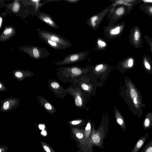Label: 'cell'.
Instances as JSON below:
<instances>
[{"label": "cell", "instance_id": "4", "mask_svg": "<svg viewBox=\"0 0 152 152\" xmlns=\"http://www.w3.org/2000/svg\"><path fill=\"white\" fill-rule=\"evenodd\" d=\"M89 53V52L83 51L70 54L66 56L62 61L55 63L61 65L77 62L86 59Z\"/></svg>", "mask_w": 152, "mask_h": 152}, {"label": "cell", "instance_id": "19", "mask_svg": "<svg viewBox=\"0 0 152 152\" xmlns=\"http://www.w3.org/2000/svg\"><path fill=\"white\" fill-rule=\"evenodd\" d=\"M71 71L72 73L75 75H79L81 73V70L80 69L75 66L72 67Z\"/></svg>", "mask_w": 152, "mask_h": 152}, {"label": "cell", "instance_id": "10", "mask_svg": "<svg viewBox=\"0 0 152 152\" xmlns=\"http://www.w3.org/2000/svg\"><path fill=\"white\" fill-rule=\"evenodd\" d=\"M106 40L101 37H98L96 40V47L94 50L97 52L104 50L108 46Z\"/></svg>", "mask_w": 152, "mask_h": 152}, {"label": "cell", "instance_id": "29", "mask_svg": "<svg viewBox=\"0 0 152 152\" xmlns=\"http://www.w3.org/2000/svg\"><path fill=\"white\" fill-rule=\"evenodd\" d=\"M76 137L78 139L82 138L83 137V134L81 133H78L76 134Z\"/></svg>", "mask_w": 152, "mask_h": 152}, {"label": "cell", "instance_id": "9", "mask_svg": "<svg viewBox=\"0 0 152 152\" xmlns=\"http://www.w3.org/2000/svg\"><path fill=\"white\" fill-rule=\"evenodd\" d=\"M38 18L42 22L54 28H58L57 25L51 17L44 13H41L38 16Z\"/></svg>", "mask_w": 152, "mask_h": 152}, {"label": "cell", "instance_id": "28", "mask_svg": "<svg viewBox=\"0 0 152 152\" xmlns=\"http://www.w3.org/2000/svg\"><path fill=\"white\" fill-rule=\"evenodd\" d=\"M3 83H1V82H0V91H5L7 90V89L5 88V86H4V85L2 84Z\"/></svg>", "mask_w": 152, "mask_h": 152}, {"label": "cell", "instance_id": "32", "mask_svg": "<svg viewBox=\"0 0 152 152\" xmlns=\"http://www.w3.org/2000/svg\"><path fill=\"white\" fill-rule=\"evenodd\" d=\"M91 127L90 124V123H88L87 124V126L86 128V130H90L91 129Z\"/></svg>", "mask_w": 152, "mask_h": 152}, {"label": "cell", "instance_id": "31", "mask_svg": "<svg viewBox=\"0 0 152 152\" xmlns=\"http://www.w3.org/2000/svg\"><path fill=\"white\" fill-rule=\"evenodd\" d=\"M80 123V121H72V124L73 125H76Z\"/></svg>", "mask_w": 152, "mask_h": 152}, {"label": "cell", "instance_id": "24", "mask_svg": "<svg viewBox=\"0 0 152 152\" xmlns=\"http://www.w3.org/2000/svg\"><path fill=\"white\" fill-rule=\"evenodd\" d=\"M105 64H100L96 65L95 68V70L98 71L102 69L105 66Z\"/></svg>", "mask_w": 152, "mask_h": 152}, {"label": "cell", "instance_id": "35", "mask_svg": "<svg viewBox=\"0 0 152 152\" xmlns=\"http://www.w3.org/2000/svg\"><path fill=\"white\" fill-rule=\"evenodd\" d=\"M2 18L1 17L0 18V28H1L2 24Z\"/></svg>", "mask_w": 152, "mask_h": 152}, {"label": "cell", "instance_id": "1", "mask_svg": "<svg viewBox=\"0 0 152 152\" xmlns=\"http://www.w3.org/2000/svg\"><path fill=\"white\" fill-rule=\"evenodd\" d=\"M38 32L40 39H49L56 43L65 49L70 48L72 45L69 41L55 33L39 29Z\"/></svg>", "mask_w": 152, "mask_h": 152}, {"label": "cell", "instance_id": "33", "mask_svg": "<svg viewBox=\"0 0 152 152\" xmlns=\"http://www.w3.org/2000/svg\"><path fill=\"white\" fill-rule=\"evenodd\" d=\"M39 127L40 129L43 130L45 128V126L44 125L42 124H39Z\"/></svg>", "mask_w": 152, "mask_h": 152}, {"label": "cell", "instance_id": "5", "mask_svg": "<svg viewBox=\"0 0 152 152\" xmlns=\"http://www.w3.org/2000/svg\"><path fill=\"white\" fill-rule=\"evenodd\" d=\"M126 12V9L123 5L116 6L110 15L107 25L112 26L115 25L118 21L123 16Z\"/></svg>", "mask_w": 152, "mask_h": 152}, {"label": "cell", "instance_id": "12", "mask_svg": "<svg viewBox=\"0 0 152 152\" xmlns=\"http://www.w3.org/2000/svg\"><path fill=\"white\" fill-rule=\"evenodd\" d=\"M148 134L147 133L141 138H139L136 142L131 152H138L144 145L148 138Z\"/></svg>", "mask_w": 152, "mask_h": 152}, {"label": "cell", "instance_id": "38", "mask_svg": "<svg viewBox=\"0 0 152 152\" xmlns=\"http://www.w3.org/2000/svg\"><path fill=\"white\" fill-rule=\"evenodd\" d=\"M0 152H1V150H0Z\"/></svg>", "mask_w": 152, "mask_h": 152}, {"label": "cell", "instance_id": "22", "mask_svg": "<svg viewBox=\"0 0 152 152\" xmlns=\"http://www.w3.org/2000/svg\"><path fill=\"white\" fill-rule=\"evenodd\" d=\"M92 140L94 143H98L100 142V139L99 135L95 134L93 136Z\"/></svg>", "mask_w": 152, "mask_h": 152}, {"label": "cell", "instance_id": "37", "mask_svg": "<svg viewBox=\"0 0 152 152\" xmlns=\"http://www.w3.org/2000/svg\"><path fill=\"white\" fill-rule=\"evenodd\" d=\"M149 11L152 13V7H150L149 8Z\"/></svg>", "mask_w": 152, "mask_h": 152}, {"label": "cell", "instance_id": "18", "mask_svg": "<svg viewBox=\"0 0 152 152\" xmlns=\"http://www.w3.org/2000/svg\"><path fill=\"white\" fill-rule=\"evenodd\" d=\"M140 152H152V139L145 146Z\"/></svg>", "mask_w": 152, "mask_h": 152}, {"label": "cell", "instance_id": "21", "mask_svg": "<svg viewBox=\"0 0 152 152\" xmlns=\"http://www.w3.org/2000/svg\"><path fill=\"white\" fill-rule=\"evenodd\" d=\"M140 38V34L139 31L137 29L136 30L134 34V39L136 41H138Z\"/></svg>", "mask_w": 152, "mask_h": 152}, {"label": "cell", "instance_id": "16", "mask_svg": "<svg viewBox=\"0 0 152 152\" xmlns=\"http://www.w3.org/2000/svg\"><path fill=\"white\" fill-rule=\"evenodd\" d=\"M41 39L51 47L54 49L57 50H61L65 49V48L61 46L58 44L49 39Z\"/></svg>", "mask_w": 152, "mask_h": 152}, {"label": "cell", "instance_id": "11", "mask_svg": "<svg viewBox=\"0 0 152 152\" xmlns=\"http://www.w3.org/2000/svg\"><path fill=\"white\" fill-rule=\"evenodd\" d=\"M15 31V29L12 27H7L1 35V40L5 41L9 39L14 35Z\"/></svg>", "mask_w": 152, "mask_h": 152}, {"label": "cell", "instance_id": "17", "mask_svg": "<svg viewBox=\"0 0 152 152\" xmlns=\"http://www.w3.org/2000/svg\"><path fill=\"white\" fill-rule=\"evenodd\" d=\"M126 68H130L134 64V60L132 58H130L125 60L122 63V64Z\"/></svg>", "mask_w": 152, "mask_h": 152}, {"label": "cell", "instance_id": "2", "mask_svg": "<svg viewBox=\"0 0 152 152\" xmlns=\"http://www.w3.org/2000/svg\"><path fill=\"white\" fill-rule=\"evenodd\" d=\"M124 27L123 23L112 26L107 25L104 28L105 38L107 40L110 41L116 38L122 33Z\"/></svg>", "mask_w": 152, "mask_h": 152}, {"label": "cell", "instance_id": "34", "mask_svg": "<svg viewBox=\"0 0 152 152\" xmlns=\"http://www.w3.org/2000/svg\"><path fill=\"white\" fill-rule=\"evenodd\" d=\"M142 1L146 3H152V0H144Z\"/></svg>", "mask_w": 152, "mask_h": 152}, {"label": "cell", "instance_id": "30", "mask_svg": "<svg viewBox=\"0 0 152 152\" xmlns=\"http://www.w3.org/2000/svg\"><path fill=\"white\" fill-rule=\"evenodd\" d=\"M43 148L47 152H50V151L49 148L46 145L43 146Z\"/></svg>", "mask_w": 152, "mask_h": 152}, {"label": "cell", "instance_id": "6", "mask_svg": "<svg viewBox=\"0 0 152 152\" xmlns=\"http://www.w3.org/2000/svg\"><path fill=\"white\" fill-rule=\"evenodd\" d=\"M129 95L135 107L140 108L141 105V100L140 95L134 84L130 82L128 84Z\"/></svg>", "mask_w": 152, "mask_h": 152}, {"label": "cell", "instance_id": "7", "mask_svg": "<svg viewBox=\"0 0 152 152\" xmlns=\"http://www.w3.org/2000/svg\"><path fill=\"white\" fill-rule=\"evenodd\" d=\"M19 100L18 98H9L3 101L1 110L3 112H8L16 108L18 105Z\"/></svg>", "mask_w": 152, "mask_h": 152}, {"label": "cell", "instance_id": "27", "mask_svg": "<svg viewBox=\"0 0 152 152\" xmlns=\"http://www.w3.org/2000/svg\"><path fill=\"white\" fill-rule=\"evenodd\" d=\"M82 88L85 90L87 91L88 89V87L87 85L85 83H83L81 85Z\"/></svg>", "mask_w": 152, "mask_h": 152}, {"label": "cell", "instance_id": "36", "mask_svg": "<svg viewBox=\"0 0 152 152\" xmlns=\"http://www.w3.org/2000/svg\"><path fill=\"white\" fill-rule=\"evenodd\" d=\"M41 133L42 134H43V135H44V136L46 135L47 134V133H46V131H44L43 130V131H42L41 132Z\"/></svg>", "mask_w": 152, "mask_h": 152}, {"label": "cell", "instance_id": "8", "mask_svg": "<svg viewBox=\"0 0 152 152\" xmlns=\"http://www.w3.org/2000/svg\"><path fill=\"white\" fill-rule=\"evenodd\" d=\"M21 50L26 53L32 58L35 59H39L42 57V56L41 48L34 46H25L20 48Z\"/></svg>", "mask_w": 152, "mask_h": 152}, {"label": "cell", "instance_id": "23", "mask_svg": "<svg viewBox=\"0 0 152 152\" xmlns=\"http://www.w3.org/2000/svg\"><path fill=\"white\" fill-rule=\"evenodd\" d=\"M76 104L78 106L82 105V102L81 98L79 96H77L75 98V101Z\"/></svg>", "mask_w": 152, "mask_h": 152}, {"label": "cell", "instance_id": "25", "mask_svg": "<svg viewBox=\"0 0 152 152\" xmlns=\"http://www.w3.org/2000/svg\"><path fill=\"white\" fill-rule=\"evenodd\" d=\"M144 64L146 69L148 70H150L151 69L150 65L149 62L145 59L144 60Z\"/></svg>", "mask_w": 152, "mask_h": 152}, {"label": "cell", "instance_id": "3", "mask_svg": "<svg viewBox=\"0 0 152 152\" xmlns=\"http://www.w3.org/2000/svg\"><path fill=\"white\" fill-rule=\"evenodd\" d=\"M112 6L111 5L102 11L91 16L86 22V24L94 31L97 29L104 17L108 15Z\"/></svg>", "mask_w": 152, "mask_h": 152}, {"label": "cell", "instance_id": "13", "mask_svg": "<svg viewBox=\"0 0 152 152\" xmlns=\"http://www.w3.org/2000/svg\"><path fill=\"white\" fill-rule=\"evenodd\" d=\"M38 100L40 104L45 109L50 113L53 114L56 111L55 108L50 103L45 99L43 97L41 98L40 97L39 99Z\"/></svg>", "mask_w": 152, "mask_h": 152}, {"label": "cell", "instance_id": "39", "mask_svg": "<svg viewBox=\"0 0 152 152\" xmlns=\"http://www.w3.org/2000/svg\"></svg>", "mask_w": 152, "mask_h": 152}, {"label": "cell", "instance_id": "14", "mask_svg": "<svg viewBox=\"0 0 152 152\" xmlns=\"http://www.w3.org/2000/svg\"><path fill=\"white\" fill-rule=\"evenodd\" d=\"M143 128L144 130H147L152 127V113H148L144 120Z\"/></svg>", "mask_w": 152, "mask_h": 152}, {"label": "cell", "instance_id": "15", "mask_svg": "<svg viewBox=\"0 0 152 152\" xmlns=\"http://www.w3.org/2000/svg\"><path fill=\"white\" fill-rule=\"evenodd\" d=\"M29 72H27L26 71L19 70L15 71L13 72V75L15 77H16L17 80H23L26 77H28Z\"/></svg>", "mask_w": 152, "mask_h": 152}, {"label": "cell", "instance_id": "26", "mask_svg": "<svg viewBox=\"0 0 152 152\" xmlns=\"http://www.w3.org/2000/svg\"><path fill=\"white\" fill-rule=\"evenodd\" d=\"M80 0H66L65 1L70 3H76L79 2Z\"/></svg>", "mask_w": 152, "mask_h": 152}, {"label": "cell", "instance_id": "20", "mask_svg": "<svg viewBox=\"0 0 152 152\" xmlns=\"http://www.w3.org/2000/svg\"><path fill=\"white\" fill-rule=\"evenodd\" d=\"M17 1H16V2L14 3L12 7V10L13 12H18L20 8V5Z\"/></svg>", "mask_w": 152, "mask_h": 152}]
</instances>
